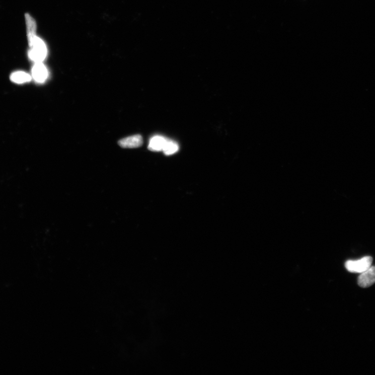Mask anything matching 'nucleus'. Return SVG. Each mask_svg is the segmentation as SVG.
Masks as SVG:
<instances>
[{
    "label": "nucleus",
    "instance_id": "obj_6",
    "mask_svg": "<svg viewBox=\"0 0 375 375\" xmlns=\"http://www.w3.org/2000/svg\"><path fill=\"white\" fill-rule=\"evenodd\" d=\"M168 139L160 135H156L149 140L148 148L154 152H163V148Z\"/></svg>",
    "mask_w": 375,
    "mask_h": 375
},
{
    "label": "nucleus",
    "instance_id": "obj_3",
    "mask_svg": "<svg viewBox=\"0 0 375 375\" xmlns=\"http://www.w3.org/2000/svg\"><path fill=\"white\" fill-rule=\"evenodd\" d=\"M375 283V266H371L358 278V284L362 288H368Z\"/></svg>",
    "mask_w": 375,
    "mask_h": 375
},
{
    "label": "nucleus",
    "instance_id": "obj_1",
    "mask_svg": "<svg viewBox=\"0 0 375 375\" xmlns=\"http://www.w3.org/2000/svg\"><path fill=\"white\" fill-rule=\"evenodd\" d=\"M28 43L31 48L28 53L29 58L35 63H42L47 54L46 44L37 36Z\"/></svg>",
    "mask_w": 375,
    "mask_h": 375
},
{
    "label": "nucleus",
    "instance_id": "obj_5",
    "mask_svg": "<svg viewBox=\"0 0 375 375\" xmlns=\"http://www.w3.org/2000/svg\"><path fill=\"white\" fill-rule=\"evenodd\" d=\"M118 144L124 148H137L142 145L143 139L140 134L133 135L120 140Z\"/></svg>",
    "mask_w": 375,
    "mask_h": 375
},
{
    "label": "nucleus",
    "instance_id": "obj_7",
    "mask_svg": "<svg viewBox=\"0 0 375 375\" xmlns=\"http://www.w3.org/2000/svg\"><path fill=\"white\" fill-rule=\"evenodd\" d=\"M27 34L28 43L36 37L37 24L35 20L29 14L25 15Z\"/></svg>",
    "mask_w": 375,
    "mask_h": 375
},
{
    "label": "nucleus",
    "instance_id": "obj_9",
    "mask_svg": "<svg viewBox=\"0 0 375 375\" xmlns=\"http://www.w3.org/2000/svg\"><path fill=\"white\" fill-rule=\"evenodd\" d=\"M179 145L175 141L168 139L166 145H165L163 152L166 156H171L175 154L178 152Z\"/></svg>",
    "mask_w": 375,
    "mask_h": 375
},
{
    "label": "nucleus",
    "instance_id": "obj_8",
    "mask_svg": "<svg viewBox=\"0 0 375 375\" xmlns=\"http://www.w3.org/2000/svg\"><path fill=\"white\" fill-rule=\"evenodd\" d=\"M10 79L15 83L24 84L31 81L32 77L24 71H19L12 73Z\"/></svg>",
    "mask_w": 375,
    "mask_h": 375
},
{
    "label": "nucleus",
    "instance_id": "obj_4",
    "mask_svg": "<svg viewBox=\"0 0 375 375\" xmlns=\"http://www.w3.org/2000/svg\"><path fill=\"white\" fill-rule=\"evenodd\" d=\"M32 75L36 82L43 83L48 78V70L42 63H36L32 69Z\"/></svg>",
    "mask_w": 375,
    "mask_h": 375
},
{
    "label": "nucleus",
    "instance_id": "obj_2",
    "mask_svg": "<svg viewBox=\"0 0 375 375\" xmlns=\"http://www.w3.org/2000/svg\"><path fill=\"white\" fill-rule=\"evenodd\" d=\"M372 258L365 257L358 260H349L346 263V268L351 273H362L371 266Z\"/></svg>",
    "mask_w": 375,
    "mask_h": 375
}]
</instances>
